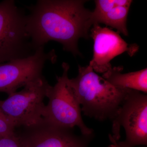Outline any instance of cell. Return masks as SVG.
I'll list each match as a JSON object with an SVG mask.
<instances>
[{
    "label": "cell",
    "instance_id": "cell-1",
    "mask_svg": "<svg viewBox=\"0 0 147 147\" xmlns=\"http://www.w3.org/2000/svg\"><path fill=\"white\" fill-rule=\"evenodd\" d=\"M86 1L38 0L28 6L27 32L35 50L50 41H57L75 57L81 55L78 43L88 39L93 26L92 11L85 8Z\"/></svg>",
    "mask_w": 147,
    "mask_h": 147
},
{
    "label": "cell",
    "instance_id": "cell-2",
    "mask_svg": "<svg viewBox=\"0 0 147 147\" xmlns=\"http://www.w3.org/2000/svg\"><path fill=\"white\" fill-rule=\"evenodd\" d=\"M68 84L84 115L99 121L113 120L130 90L112 85L89 65H79L78 75Z\"/></svg>",
    "mask_w": 147,
    "mask_h": 147
},
{
    "label": "cell",
    "instance_id": "cell-3",
    "mask_svg": "<svg viewBox=\"0 0 147 147\" xmlns=\"http://www.w3.org/2000/svg\"><path fill=\"white\" fill-rule=\"evenodd\" d=\"M113 122L109 138L117 147L147 145V95L129 90Z\"/></svg>",
    "mask_w": 147,
    "mask_h": 147
},
{
    "label": "cell",
    "instance_id": "cell-4",
    "mask_svg": "<svg viewBox=\"0 0 147 147\" xmlns=\"http://www.w3.org/2000/svg\"><path fill=\"white\" fill-rule=\"evenodd\" d=\"M62 75L57 76V82L50 87L47 96L49 102L42 112L43 122L62 128L77 126L82 135L94 134V130L85 124L82 119L81 105L68 84L69 66L63 62Z\"/></svg>",
    "mask_w": 147,
    "mask_h": 147
},
{
    "label": "cell",
    "instance_id": "cell-5",
    "mask_svg": "<svg viewBox=\"0 0 147 147\" xmlns=\"http://www.w3.org/2000/svg\"><path fill=\"white\" fill-rule=\"evenodd\" d=\"M26 16L13 0L0 3V64L35 53L27 30Z\"/></svg>",
    "mask_w": 147,
    "mask_h": 147
},
{
    "label": "cell",
    "instance_id": "cell-6",
    "mask_svg": "<svg viewBox=\"0 0 147 147\" xmlns=\"http://www.w3.org/2000/svg\"><path fill=\"white\" fill-rule=\"evenodd\" d=\"M51 86L42 76L30 82L22 90L0 100V108L15 127H31L43 122V101Z\"/></svg>",
    "mask_w": 147,
    "mask_h": 147
},
{
    "label": "cell",
    "instance_id": "cell-7",
    "mask_svg": "<svg viewBox=\"0 0 147 147\" xmlns=\"http://www.w3.org/2000/svg\"><path fill=\"white\" fill-rule=\"evenodd\" d=\"M56 59L55 50L46 53L43 46L28 57L0 64V92L8 96L12 94L21 87L42 76L45 63L50 61L54 63Z\"/></svg>",
    "mask_w": 147,
    "mask_h": 147
},
{
    "label": "cell",
    "instance_id": "cell-8",
    "mask_svg": "<svg viewBox=\"0 0 147 147\" xmlns=\"http://www.w3.org/2000/svg\"><path fill=\"white\" fill-rule=\"evenodd\" d=\"M91 28L90 36L93 40V56L89 65L95 72H107L113 67L110 61L114 58L124 53L131 57L139 50L137 44L127 43L118 32L98 24H94Z\"/></svg>",
    "mask_w": 147,
    "mask_h": 147
},
{
    "label": "cell",
    "instance_id": "cell-9",
    "mask_svg": "<svg viewBox=\"0 0 147 147\" xmlns=\"http://www.w3.org/2000/svg\"><path fill=\"white\" fill-rule=\"evenodd\" d=\"M20 135L24 147H89L94 134L78 136L72 129L41 123L26 128Z\"/></svg>",
    "mask_w": 147,
    "mask_h": 147
},
{
    "label": "cell",
    "instance_id": "cell-10",
    "mask_svg": "<svg viewBox=\"0 0 147 147\" xmlns=\"http://www.w3.org/2000/svg\"><path fill=\"white\" fill-rule=\"evenodd\" d=\"M123 67H116L103 74L102 77L118 88L134 90L146 94L147 69L127 73H122Z\"/></svg>",
    "mask_w": 147,
    "mask_h": 147
},
{
    "label": "cell",
    "instance_id": "cell-11",
    "mask_svg": "<svg viewBox=\"0 0 147 147\" xmlns=\"http://www.w3.org/2000/svg\"><path fill=\"white\" fill-rule=\"evenodd\" d=\"M131 5L120 6L94 19L93 25L103 24L117 29L119 32L128 36L127 27V15Z\"/></svg>",
    "mask_w": 147,
    "mask_h": 147
},
{
    "label": "cell",
    "instance_id": "cell-12",
    "mask_svg": "<svg viewBox=\"0 0 147 147\" xmlns=\"http://www.w3.org/2000/svg\"><path fill=\"white\" fill-rule=\"evenodd\" d=\"M132 1L130 0H97L95 1V8L92 11L91 21L93 26L94 19L98 17L107 13L112 9L120 6L131 5Z\"/></svg>",
    "mask_w": 147,
    "mask_h": 147
},
{
    "label": "cell",
    "instance_id": "cell-13",
    "mask_svg": "<svg viewBox=\"0 0 147 147\" xmlns=\"http://www.w3.org/2000/svg\"><path fill=\"white\" fill-rule=\"evenodd\" d=\"M15 127L0 108V138L14 133Z\"/></svg>",
    "mask_w": 147,
    "mask_h": 147
},
{
    "label": "cell",
    "instance_id": "cell-14",
    "mask_svg": "<svg viewBox=\"0 0 147 147\" xmlns=\"http://www.w3.org/2000/svg\"><path fill=\"white\" fill-rule=\"evenodd\" d=\"M0 147H24L21 138L15 134H9L0 138Z\"/></svg>",
    "mask_w": 147,
    "mask_h": 147
},
{
    "label": "cell",
    "instance_id": "cell-15",
    "mask_svg": "<svg viewBox=\"0 0 147 147\" xmlns=\"http://www.w3.org/2000/svg\"><path fill=\"white\" fill-rule=\"evenodd\" d=\"M108 147H116V146H115V145L113 144V145H110V146H108Z\"/></svg>",
    "mask_w": 147,
    "mask_h": 147
},
{
    "label": "cell",
    "instance_id": "cell-16",
    "mask_svg": "<svg viewBox=\"0 0 147 147\" xmlns=\"http://www.w3.org/2000/svg\"><path fill=\"white\" fill-rule=\"evenodd\" d=\"M147 147L146 146H143V147Z\"/></svg>",
    "mask_w": 147,
    "mask_h": 147
}]
</instances>
